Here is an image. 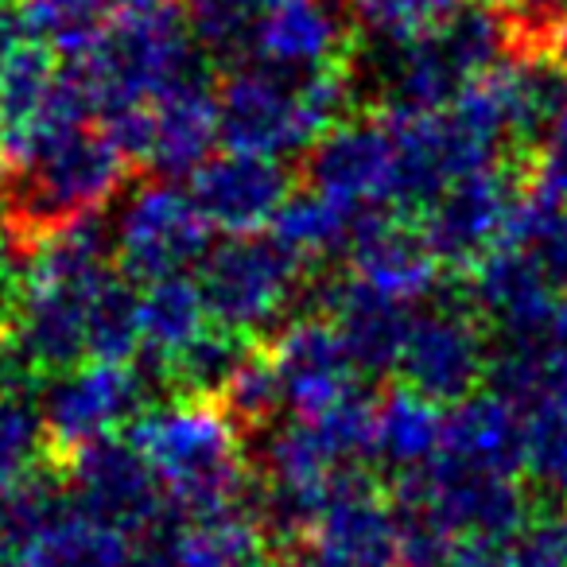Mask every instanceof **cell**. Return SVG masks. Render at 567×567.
<instances>
[{"label": "cell", "instance_id": "23", "mask_svg": "<svg viewBox=\"0 0 567 567\" xmlns=\"http://www.w3.org/2000/svg\"><path fill=\"white\" fill-rule=\"evenodd\" d=\"M440 455L474 466V471L520 478L525 474V409L494 389L451 404Z\"/></svg>", "mask_w": 567, "mask_h": 567}, {"label": "cell", "instance_id": "41", "mask_svg": "<svg viewBox=\"0 0 567 567\" xmlns=\"http://www.w3.org/2000/svg\"><path fill=\"white\" fill-rule=\"evenodd\" d=\"M17 292H20V257H17V268H12L9 252H4V245H0V331H4V323H12Z\"/></svg>", "mask_w": 567, "mask_h": 567}, {"label": "cell", "instance_id": "31", "mask_svg": "<svg viewBox=\"0 0 567 567\" xmlns=\"http://www.w3.org/2000/svg\"><path fill=\"white\" fill-rule=\"evenodd\" d=\"M525 478L551 505H567V409L548 396L525 409Z\"/></svg>", "mask_w": 567, "mask_h": 567}, {"label": "cell", "instance_id": "32", "mask_svg": "<svg viewBox=\"0 0 567 567\" xmlns=\"http://www.w3.org/2000/svg\"><path fill=\"white\" fill-rule=\"evenodd\" d=\"M117 9V0H17L20 24L40 48L71 51L79 55L105 17Z\"/></svg>", "mask_w": 567, "mask_h": 567}, {"label": "cell", "instance_id": "8", "mask_svg": "<svg viewBox=\"0 0 567 567\" xmlns=\"http://www.w3.org/2000/svg\"><path fill=\"white\" fill-rule=\"evenodd\" d=\"M393 505L424 517L455 544L474 540V536H505L525 525L533 513L520 478L474 471L447 455H435L420 471L401 474Z\"/></svg>", "mask_w": 567, "mask_h": 567}, {"label": "cell", "instance_id": "19", "mask_svg": "<svg viewBox=\"0 0 567 567\" xmlns=\"http://www.w3.org/2000/svg\"><path fill=\"white\" fill-rule=\"evenodd\" d=\"M319 567H404L396 505L378 494L365 474L342 486L308 533Z\"/></svg>", "mask_w": 567, "mask_h": 567}, {"label": "cell", "instance_id": "2", "mask_svg": "<svg viewBox=\"0 0 567 567\" xmlns=\"http://www.w3.org/2000/svg\"><path fill=\"white\" fill-rule=\"evenodd\" d=\"M198 43L183 0H117L71 71L86 86L97 121H110L206 71Z\"/></svg>", "mask_w": 567, "mask_h": 567}, {"label": "cell", "instance_id": "44", "mask_svg": "<svg viewBox=\"0 0 567 567\" xmlns=\"http://www.w3.org/2000/svg\"><path fill=\"white\" fill-rule=\"evenodd\" d=\"M265 567H319L316 559H284V564H265Z\"/></svg>", "mask_w": 567, "mask_h": 567}, {"label": "cell", "instance_id": "22", "mask_svg": "<svg viewBox=\"0 0 567 567\" xmlns=\"http://www.w3.org/2000/svg\"><path fill=\"white\" fill-rule=\"evenodd\" d=\"M265 520L249 505L214 513H175L172 525L144 548L148 567H260Z\"/></svg>", "mask_w": 567, "mask_h": 567}, {"label": "cell", "instance_id": "34", "mask_svg": "<svg viewBox=\"0 0 567 567\" xmlns=\"http://www.w3.org/2000/svg\"><path fill=\"white\" fill-rule=\"evenodd\" d=\"M43 440L40 409L24 396H0V489L40 466Z\"/></svg>", "mask_w": 567, "mask_h": 567}, {"label": "cell", "instance_id": "42", "mask_svg": "<svg viewBox=\"0 0 567 567\" xmlns=\"http://www.w3.org/2000/svg\"><path fill=\"white\" fill-rule=\"evenodd\" d=\"M20 12L12 9L9 0H0V66L9 63L12 59V51L20 48Z\"/></svg>", "mask_w": 567, "mask_h": 567}, {"label": "cell", "instance_id": "26", "mask_svg": "<svg viewBox=\"0 0 567 567\" xmlns=\"http://www.w3.org/2000/svg\"><path fill=\"white\" fill-rule=\"evenodd\" d=\"M206 327H214V319L198 280L164 276L141 288V347L159 370H167Z\"/></svg>", "mask_w": 567, "mask_h": 567}, {"label": "cell", "instance_id": "35", "mask_svg": "<svg viewBox=\"0 0 567 567\" xmlns=\"http://www.w3.org/2000/svg\"><path fill=\"white\" fill-rule=\"evenodd\" d=\"M221 404L234 412V420L241 427H268L272 416L284 409L280 381L268 362V354H249L245 365L237 370V378L229 381V389L221 393Z\"/></svg>", "mask_w": 567, "mask_h": 567}, {"label": "cell", "instance_id": "21", "mask_svg": "<svg viewBox=\"0 0 567 567\" xmlns=\"http://www.w3.org/2000/svg\"><path fill=\"white\" fill-rule=\"evenodd\" d=\"M323 311L334 323V331L342 334L362 378H378V373H396L420 308L389 292H378L358 276H347V280L327 284Z\"/></svg>", "mask_w": 567, "mask_h": 567}, {"label": "cell", "instance_id": "46", "mask_svg": "<svg viewBox=\"0 0 567 567\" xmlns=\"http://www.w3.org/2000/svg\"><path fill=\"white\" fill-rule=\"evenodd\" d=\"M559 55H564V59H567V35H564V43H559Z\"/></svg>", "mask_w": 567, "mask_h": 567}, {"label": "cell", "instance_id": "30", "mask_svg": "<svg viewBox=\"0 0 567 567\" xmlns=\"http://www.w3.org/2000/svg\"><path fill=\"white\" fill-rule=\"evenodd\" d=\"M71 505L74 497L66 489V474H51L35 466L32 474L0 489V540L9 544V551L20 548L35 533H43L51 520L63 517Z\"/></svg>", "mask_w": 567, "mask_h": 567}, {"label": "cell", "instance_id": "3", "mask_svg": "<svg viewBox=\"0 0 567 567\" xmlns=\"http://www.w3.org/2000/svg\"><path fill=\"white\" fill-rule=\"evenodd\" d=\"M128 440L156 471L175 513H214L245 505L252 466L245 458L241 424L221 401L183 396L152 404L133 424Z\"/></svg>", "mask_w": 567, "mask_h": 567}, {"label": "cell", "instance_id": "24", "mask_svg": "<svg viewBox=\"0 0 567 567\" xmlns=\"http://www.w3.org/2000/svg\"><path fill=\"white\" fill-rule=\"evenodd\" d=\"M443 424H447V409L416 389L396 385L385 396L373 401L370 420V463H378L389 474H412L427 466L440 455Z\"/></svg>", "mask_w": 567, "mask_h": 567}, {"label": "cell", "instance_id": "28", "mask_svg": "<svg viewBox=\"0 0 567 567\" xmlns=\"http://www.w3.org/2000/svg\"><path fill=\"white\" fill-rule=\"evenodd\" d=\"M354 229H358V214H350L347 206L331 203V198L311 187L296 190L288 198V206L280 210V218L272 221V234L292 252H300L308 265L334 257V252H347Z\"/></svg>", "mask_w": 567, "mask_h": 567}, {"label": "cell", "instance_id": "9", "mask_svg": "<svg viewBox=\"0 0 567 567\" xmlns=\"http://www.w3.org/2000/svg\"><path fill=\"white\" fill-rule=\"evenodd\" d=\"M214 245V226L198 210L190 187L148 179L121 198L113 218V252L128 280H164L198 268Z\"/></svg>", "mask_w": 567, "mask_h": 567}, {"label": "cell", "instance_id": "13", "mask_svg": "<svg viewBox=\"0 0 567 567\" xmlns=\"http://www.w3.org/2000/svg\"><path fill=\"white\" fill-rule=\"evenodd\" d=\"M489 365L494 342L486 319L471 308V300H440L416 311L396 373L401 385L451 409L478 393V385L489 378Z\"/></svg>", "mask_w": 567, "mask_h": 567}, {"label": "cell", "instance_id": "16", "mask_svg": "<svg viewBox=\"0 0 567 567\" xmlns=\"http://www.w3.org/2000/svg\"><path fill=\"white\" fill-rule=\"evenodd\" d=\"M268 362L280 381L284 409L292 416H323L362 396V370L323 311L288 319L268 350Z\"/></svg>", "mask_w": 567, "mask_h": 567}, {"label": "cell", "instance_id": "27", "mask_svg": "<svg viewBox=\"0 0 567 567\" xmlns=\"http://www.w3.org/2000/svg\"><path fill=\"white\" fill-rule=\"evenodd\" d=\"M497 245L517 252L551 292L564 300L567 296V203L525 190L520 206L513 210L509 229Z\"/></svg>", "mask_w": 567, "mask_h": 567}, {"label": "cell", "instance_id": "12", "mask_svg": "<svg viewBox=\"0 0 567 567\" xmlns=\"http://www.w3.org/2000/svg\"><path fill=\"white\" fill-rule=\"evenodd\" d=\"M35 409L51 447L74 455L90 443L121 435V427H133L152 409L148 373L133 362L90 358L63 373H51Z\"/></svg>", "mask_w": 567, "mask_h": 567}, {"label": "cell", "instance_id": "7", "mask_svg": "<svg viewBox=\"0 0 567 567\" xmlns=\"http://www.w3.org/2000/svg\"><path fill=\"white\" fill-rule=\"evenodd\" d=\"M308 260L292 252L272 229L234 234L210 245L198 265V288L206 296L210 319L226 331L260 334L288 323V311L308 292Z\"/></svg>", "mask_w": 567, "mask_h": 567}, {"label": "cell", "instance_id": "25", "mask_svg": "<svg viewBox=\"0 0 567 567\" xmlns=\"http://www.w3.org/2000/svg\"><path fill=\"white\" fill-rule=\"evenodd\" d=\"M9 567H148V556L133 536L71 505L43 533L12 548Z\"/></svg>", "mask_w": 567, "mask_h": 567}, {"label": "cell", "instance_id": "43", "mask_svg": "<svg viewBox=\"0 0 567 567\" xmlns=\"http://www.w3.org/2000/svg\"><path fill=\"white\" fill-rule=\"evenodd\" d=\"M4 234H12V203H9V187H0V245Z\"/></svg>", "mask_w": 567, "mask_h": 567}, {"label": "cell", "instance_id": "14", "mask_svg": "<svg viewBox=\"0 0 567 567\" xmlns=\"http://www.w3.org/2000/svg\"><path fill=\"white\" fill-rule=\"evenodd\" d=\"M308 187L350 214L396 210V128L393 113L342 117L308 152Z\"/></svg>", "mask_w": 567, "mask_h": 567}, {"label": "cell", "instance_id": "5", "mask_svg": "<svg viewBox=\"0 0 567 567\" xmlns=\"http://www.w3.org/2000/svg\"><path fill=\"white\" fill-rule=\"evenodd\" d=\"M133 159L102 121H74L35 136L9 164L12 221L28 237L79 218H102Z\"/></svg>", "mask_w": 567, "mask_h": 567}, {"label": "cell", "instance_id": "1", "mask_svg": "<svg viewBox=\"0 0 567 567\" xmlns=\"http://www.w3.org/2000/svg\"><path fill=\"white\" fill-rule=\"evenodd\" d=\"M121 276L113 229L79 218L43 229L20 252V292L9 334L32 373L90 362V334L105 288Z\"/></svg>", "mask_w": 567, "mask_h": 567}, {"label": "cell", "instance_id": "36", "mask_svg": "<svg viewBox=\"0 0 567 567\" xmlns=\"http://www.w3.org/2000/svg\"><path fill=\"white\" fill-rule=\"evenodd\" d=\"M272 0H183L190 24L203 48L210 51H245L249 28Z\"/></svg>", "mask_w": 567, "mask_h": 567}, {"label": "cell", "instance_id": "38", "mask_svg": "<svg viewBox=\"0 0 567 567\" xmlns=\"http://www.w3.org/2000/svg\"><path fill=\"white\" fill-rule=\"evenodd\" d=\"M536 358H540V396L536 401L548 396L567 409V300L551 311L548 327L536 339Z\"/></svg>", "mask_w": 567, "mask_h": 567}, {"label": "cell", "instance_id": "6", "mask_svg": "<svg viewBox=\"0 0 567 567\" xmlns=\"http://www.w3.org/2000/svg\"><path fill=\"white\" fill-rule=\"evenodd\" d=\"M517 51L509 17L489 4H463L440 28L404 43H378L370 71L358 82L373 86L385 110H447L478 79Z\"/></svg>", "mask_w": 567, "mask_h": 567}, {"label": "cell", "instance_id": "4", "mask_svg": "<svg viewBox=\"0 0 567 567\" xmlns=\"http://www.w3.org/2000/svg\"><path fill=\"white\" fill-rule=\"evenodd\" d=\"M358 79L347 71L288 74L241 59L218 82L221 144L252 156H308L319 136L331 133L354 105Z\"/></svg>", "mask_w": 567, "mask_h": 567}, {"label": "cell", "instance_id": "11", "mask_svg": "<svg viewBox=\"0 0 567 567\" xmlns=\"http://www.w3.org/2000/svg\"><path fill=\"white\" fill-rule=\"evenodd\" d=\"M66 489L86 517L133 536L148 548L175 517L156 471L128 435H110L66 455Z\"/></svg>", "mask_w": 567, "mask_h": 567}, {"label": "cell", "instance_id": "39", "mask_svg": "<svg viewBox=\"0 0 567 567\" xmlns=\"http://www.w3.org/2000/svg\"><path fill=\"white\" fill-rule=\"evenodd\" d=\"M443 567H525V559H520L517 544H513V533H505V536H474V540H463Z\"/></svg>", "mask_w": 567, "mask_h": 567}, {"label": "cell", "instance_id": "15", "mask_svg": "<svg viewBox=\"0 0 567 567\" xmlns=\"http://www.w3.org/2000/svg\"><path fill=\"white\" fill-rule=\"evenodd\" d=\"M520 198H525L520 175L509 172L505 164H494L474 175H463L447 190H440L420 210L416 221L443 268L471 272L505 237Z\"/></svg>", "mask_w": 567, "mask_h": 567}, {"label": "cell", "instance_id": "40", "mask_svg": "<svg viewBox=\"0 0 567 567\" xmlns=\"http://www.w3.org/2000/svg\"><path fill=\"white\" fill-rule=\"evenodd\" d=\"M28 378H32V370H28L12 334H0V396H20V385Z\"/></svg>", "mask_w": 567, "mask_h": 567}, {"label": "cell", "instance_id": "37", "mask_svg": "<svg viewBox=\"0 0 567 567\" xmlns=\"http://www.w3.org/2000/svg\"><path fill=\"white\" fill-rule=\"evenodd\" d=\"M528 179H533V190L556 198V203H567V110L533 144Z\"/></svg>", "mask_w": 567, "mask_h": 567}, {"label": "cell", "instance_id": "29", "mask_svg": "<svg viewBox=\"0 0 567 567\" xmlns=\"http://www.w3.org/2000/svg\"><path fill=\"white\" fill-rule=\"evenodd\" d=\"M252 354L249 339L226 331V327H206L172 365L167 378L183 389L187 396H206V401H221V393L229 389V381L237 378V370L245 365V358Z\"/></svg>", "mask_w": 567, "mask_h": 567}, {"label": "cell", "instance_id": "17", "mask_svg": "<svg viewBox=\"0 0 567 567\" xmlns=\"http://www.w3.org/2000/svg\"><path fill=\"white\" fill-rule=\"evenodd\" d=\"M354 32L342 0H272L252 20L241 55L288 74L347 71Z\"/></svg>", "mask_w": 567, "mask_h": 567}, {"label": "cell", "instance_id": "10", "mask_svg": "<svg viewBox=\"0 0 567 567\" xmlns=\"http://www.w3.org/2000/svg\"><path fill=\"white\" fill-rule=\"evenodd\" d=\"M102 125L133 164L156 172L159 179L195 175L214 156V144L221 141L218 86L206 79V71H198L175 82L156 102L110 117Z\"/></svg>", "mask_w": 567, "mask_h": 567}, {"label": "cell", "instance_id": "20", "mask_svg": "<svg viewBox=\"0 0 567 567\" xmlns=\"http://www.w3.org/2000/svg\"><path fill=\"white\" fill-rule=\"evenodd\" d=\"M350 276L362 284L389 292L404 303H427L440 284V257L427 245L420 221H409L404 214H362L358 229L350 237Z\"/></svg>", "mask_w": 567, "mask_h": 567}, {"label": "cell", "instance_id": "18", "mask_svg": "<svg viewBox=\"0 0 567 567\" xmlns=\"http://www.w3.org/2000/svg\"><path fill=\"white\" fill-rule=\"evenodd\" d=\"M190 195L198 210L206 214L218 234H265L288 198L296 195L292 172L284 159L252 156V152H214L195 175H190Z\"/></svg>", "mask_w": 567, "mask_h": 567}, {"label": "cell", "instance_id": "33", "mask_svg": "<svg viewBox=\"0 0 567 567\" xmlns=\"http://www.w3.org/2000/svg\"><path fill=\"white\" fill-rule=\"evenodd\" d=\"M362 35L373 43H404L451 20L463 0H342Z\"/></svg>", "mask_w": 567, "mask_h": 567}, {"label": "cell", "instance_id": "45", "mask_svg": "<svg viewBox=\"0 0 567 567\" xmlns=\"http://www.w3.org/2000/svg\"><path fill=\"white\" fill-rule=\"evenodd\" d=\"M9 559H12V551H9V544L0 540V567H9Z\"/></svg>", "mask_w": 567, "mask_h": 567}]
</instances>
